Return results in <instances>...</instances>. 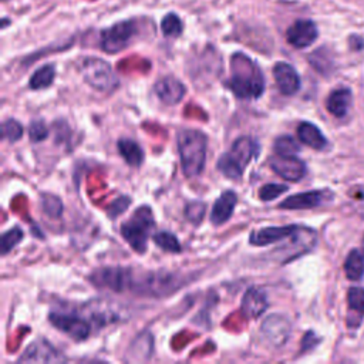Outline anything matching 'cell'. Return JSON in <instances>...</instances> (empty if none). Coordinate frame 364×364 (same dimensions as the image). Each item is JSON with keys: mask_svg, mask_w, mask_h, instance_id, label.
<instances>
[{"mask_svg": "<svg viewBox=\"0 0 364 364\" xmlns=\"http://www.w3.org/2000/svg\"><path fill=\"white\" fill-rule=\"evenodd\" d=\"M230 78L228 87L239 98H259L264 90V78L260 68L247 55L233 54L230 60Z\"/></svg>", "mask_w": 364, "mask_h": 364, "instance_id": "obj_1", "label": "cell"}, {"mask_svg": "<svg viewBox=\"0 0 364 364\" xmlns=\"http://www.w3.org/2000/svg\"><path fill=\"white\" fill-rule=\"evenodd\" d=\"M206 135L198 129H183L178 135L181 166L188 178L200 175L206 162Z\"/></svg>", "mask_w": 364, "mask_h": 364, "instance_id": "obj_2", "label": "cell"}, {"mask_svg": "<svg viewBox=\"0 0 364 364\" xmlns=\"http://www.w3.org/2000/svg\"><path fill=\"white\" fill-rule=\"evenodd\" d=\"M259 152V145L250 136L237 138L230 151L223 154L218 161V169L222 175L230 179H239L243 175L245 168Z\"/></svg>", "mask_w": 364, "mask_h": 364, "instance_id": "obj_3", "label": "cell"}, {"mask_svg": "<svg viewBox=\"0 0 364 364\" xmlns=\"http://www.w3.org/2000/svg\"><path fill=\"white\" fill-rule=\"evenodd\" d=\"M154 225L155 222L152 210L149 206L144 205L139 206L132 216L121 225V235L135 252L144 253Z\"/></svg>", "mask_w": 364, "mask_h": 364, "instance_id": "obj_4", "label": "cell"}, {"mask_svg": "<svg viewBox=\"0 0 364 364\" xmlns=\"http://www.w3.org/2000/svg\"><path fill=\"white\" fill-rule=\"evenodd\" d=\"M78 70L84 81L94 90L112 91L118 84L111 65L101 58L84 57L78 64Z\"/></svg>", "mask_w": 364, "mask_h": 364, "instance_id": "obj_5", "label": "cell"}, {"mask_svg": "<svg viewBox=\"0 0 364 364\" xmlns=\"http://www.w3.org/2000/svg\"><path fill=\"white\" fill-rule=\"evenodd\" d=\"M136 33V26L132 20L119 21L101 33V48L108 54L122 51L129 46L131 40Z\"/></svg>", "mask_w": 364, "mask_h": 364, "instance_id": "obj_6", "label": "cell"}, {"mask_svg": "<svg viewBox=\"0 0 364 364\" xmlns=\"http://www.w3.org/2000/svg\"><path fill=\"white\" fill-rule=\"evenodd\" d=\"M134 270L127 267H102L92 273L91 280L97 287L109 289L112 291L131 290Z\"/></svg>", "mask_w": 364, "mask_h": 364, "instance_id": "obj_7", "label": "cell"}, {"mask_svg": "<svg viewBox=\"0 0 364 364\" xmlns=\"http://www.w3.org/2000/svg\"><path fill=\"white\" fill-rule=\"evenodd\" d=\"M48 320L55 328L77 341L85 340L91 331L90 323L73 313H50Z\"/></svg>", "mask_w": 364, "mask_h": 364, "instance_id": "obj_8", "label": "cell"}, {"mask_svg": "<svg viewBox=\"0 0 364 364\" xmlns=\"http://www.w3.org/2000/svg\"><path fill=\"white\" fill-rule=\"evenodd\" d=\"M290 321L282 314H272L262 323L260 331L263 338L273 347L283 346L290 336Z\"/></svg>", "mask_w": 364, "mask_h": 364, "instance_id": "obj_9", "label": "cell"}, {"mask_svg": "<svg viewBox=\"0 0 364 364\" xmlns=\"http://www.w3.org/2000/svg\"><path fill=\"white\" fill-rule=\"evenodd\" d=\"M21 363H58L65 361V357L54 348L47 340H38L31 343L21 357L18 358Z\"/></svg>", "mask_w": 364, "mask_h": 364, "instance_id": "obj_10", "label": "cell"}, {"mask_svg": "<svg viewBox=\"0 0 364 364\" xmlns=\"http://www.w3.org/2000/svg\"><path fill=\"white\" fill-rule=\"evenodd\" d=\"M269 165L279 176H282L286 181H299L306 173L304 162L296 158V155L286 156L276 154L273 158H270Z\"/></svg>", "mask_w": 364, "mask_h": 364, "instance_id": "obj_11", "label": "cell"}, {"mask_svg": "<svg viewBox=\"0 0 364 364\" xmlns=\"http://www.w3.org/2000/svg\"><path fill=\"white\" fill-rule=\"evenodd\" d=\"M318 36L317 27L310 20H297L286 31V40L296 48L309 47Z\"/></svg>", "mask_w": 364, "mask_h": 364, "instance_id": "obj_12", "label": "cell"}, {"mask_svg": "<svg viewBox=\"0 0 364 364\" xmlns=\"http://www.w3.org/2000/svg\"><path fill=\"white\" fill-rule=\"evenodd\" d=\"M300 226L287 225V226H267L257 230H253L249 236V242L255 246H267L270 243L291 237Z\"/></svg>", "mask_w": 364, "mask_h": 364, "instance_id": "obj_13", "label": "cell"}, {"mask_svg": "<svg viewBox=\"0 0 364 364\" xmlns=\"http://www.w3.org/2000/svg\"><path fill=\"white\" fill-rule=\"evenodd\" d=\"M273 77L277 88L284 95H293L300 88V77L297 71L287 63H276L273 67Z\"/></svg>", "mask_w": 364, "mask_h": 364, "instance_id": "obj_14", "label": "cell"}, {"mask_svg": "<svg viewBox=\"0 0 364 364\" xmlns=\"http://www.w3.org/2000/svg\"><path fill=\"white\" fill-rule=\"evenodd\" d=\"M330 198H331L330 192L309 191V192H301V193L287 196L279 205V208H282V209H311V208L321 205L323 202H326Z\"/></svg>", "mask_w": 364, "mask_h": 364, "instance_id": "obj_15", "label": "cell"}, {"mask_svg": "<svg viewBox=\"0 0 364 364\" xmlns=\"http://www.w3.org/2000/svg\"><path fill=\"white\" fill-rule=\"evenodd\" d=\"M155 95L166 105H175L185 97V85L175 77H164L154 85Z\"/></svg>", "mask_w": 364, "mask_h": 364, "instance_id": "obj_16", "label": "cell"}, {"mask_svg": "<svg viewBox=\"0 0 364 364\" xmlns=\"http://www.w3.org/2000/svg\"><path fill=\"white\" fill-rule=\"evenodd\" d=\"M237 202V196L233 191H225L215 202L210 213V222L216 226L223 225L228 222L235 210Z\"/></svg>", "mask_w": 364, "mask_h": 364, "instance_id": "obj_17", "label": "cell"}, {"mask_svg": "<svg viewBox=\"0 0 364 364\" xmlns=\"http://www.w3.org/2000/svg\"><path fill=\"white\" fill-rule=\"evenodd\" d=\"M267 309V299L262 289L250 287L246 290L242 299V313L246 317L257 318L262 316Z\"/></svg>", "mask_w": 364, "mask_h": 364, "instance_id": "obj_18", "label": "cell"}, {"mask_svg": "<svg viewBox=\"0 0 364 364\" xmlns=\"http://www.w3.org/2000/svg\"><path fill=\"white\" fill-rule=\"evenodd\" d=\"M154 338L149 331L141 333L127 350V361H146L151 358Z\"/></svg>", "mask_w": 364, "mask_h": 364, "instance_id": "obj_19", "label": "cell"}, {"mask_svg": "<svg viewBox=\"0 0 364 364\" xmlns=\"http://www.w3.org/2000/svg\"><path fill=\"white\" fill-rule=\"evenodd\" d=\"M299 139L313 149H323L327 145V141L321 131L311 122H301L297 127Z\"/></svg>", "mask_w": 364, "mask_h": 364, "instance_id": "obj_20", "label": "cell"}, {"mask_svg": "<svg viewBox=\"0 0 364 364\" xmlns=\"http://www.w3.org/2000/svg\"><path fill=\"white\" fill-rule=\"evenodd\" d=\"M351 102V92L347 88H338L331 91V94L327 97V109L334 117H344Z\"/></svg>", "mask_w": 364, "mask_h": 364, "instance_id": "obj_21", "label": "cell"}, {"mask_svg": "<svg viewBox=\"0 0 364 364\" xmlns=\"http://www.w3.org/2000/svg\"><path fill=\"white\" fill-rule=\"evenodd\" d=\"M118 151L125 159V162L131 166H139L144 161V151L142 148L132 139H119L118 141Z\"/></svg>", "mask_w": 364, "mask_h": 364, "instance_id": "obj_22", "label": "cell"}, {"mask_svg": "<svg viewBox=\"0 0 364 364\" xmlns=\"http://www.w3.org/2000/svg\"><path fill=\"white\" fill-rule=\"evenodd\" d=\"M55 77V68L53 64H46L34 71V74L30 77L28 87L31 90H43L51 85Z\"/></svg>", "mask_w": 364, "mask_h": 364, "instance_id": "obj_23", "label": "cell"}, {"mask_svg": "<svg viewBox=\"0 0 364 364\" xmlns=\"http://www.w3.org/2000/svg\"><path fill=\"white\" fill-rule=\"evenodd\" d=\"M344 270H346V276L350 280L361 279V276L364 273V257L358 250L350 252V255L347 256L346 263H344Z\"/></svg>", "mask_w": 364, "mask_h": 364, "instance_id": "obj_24", "label": "cell"}, {"mask_svg": "<svg viewBox=\"0 0 364 364\" xmlns=\"http://www.w3.org/2000/svg\"><path fill=\"white\" fill-rule=\"evenodd\" d=\"M152 240L156 246H159L161 249L166 250V252H172V253H179L182 250L181 243L178 242L176 236L173 233L169 232H156L152 236Z\"/></svg>", "mask_w": 364, "mask_h": 364, "instance_id": "obj_25", "label": "cell"}, {"mask_svg": "<svg viewBox=\"0 0 364 364\" xmlns=\"http://www.w3.org/2000/svg\"><path fill=\"white\" fill-rule=\"evenodd\" d=\"M23 230L17 226L11 228L6 233L1 235V242H0V249L1 255H7L14 246H17L23 240Z\"/></svg>", "mask_w": 364, "mask_h": 364, "instance_id": "obj_26", "label": "cell"}, {"mask_svg": "<svg viewBox=\"0 0 364 364\" xmlns=\"http://www.w3.org/2000/svg\"><path fill=\"white\" fill-rule=\"evenodd\" d=\"M161 30L166 37H178L182 33V20L178 14L169 13L162 18Z\"/></svg>", "mask_w": 364, "mask_h": 364, "instance_id": "obj_27", "label": "cell"}, {"mask_svg": "<svg viewBox=\"0 0 364 364\" xmlns=\"http://www.w3.org/2000/svg\"><path fill=\"white\" fill-rule=\"evenodd\" d=\"M274 152L277 155H286V156H290V155H296L300 148H299V144L296 142L294 138L289 136V135H283V136H279L276 141H274Z\"/></svg>", "mask_w": 364, "mask_h": 364, "instance_id": "obj_28", "label": "cell"}, {"mask_svg": "<svg viewBox=\"0 0 364 364\" xmlns=\"http://www.w3.org/2000/svg\"><path fill=\"white\" fill-rule=\"evenodd\" d=\"M41 208L50 218H58L63 212V203L60 198L50 193L41 195Z\"/></svg>", "mask_w": 364, "mask_h": 364, "instance_id": "obj_29", "label": "cell"}, {"mask_svg": "<svg viewBox=\"0 0 364 364\" xmlns=\"http://www.w3.org/2000/svg\"><path fill=\"white\" fill-rule=\"evenodd\" d=\"M23 135V127L18 121L16 119H6L1 124V136L3 139H7L10 142H16L21 138Z\"/></svg>", "mask_w": 364, "mask_h": 364, "instance_id": "obj_30", "label": "cell"}, {"mask_svg": "<svg viewBox=\"0 0 364 364\" xmlns=\"http://www.w3.org/2000/svg\"><path fill=\"white\" fill-rule=\"evenodd\" d=\"M348 306L354 310L360 317L364 314V289L361 287H351L347 293Z\"/></svg>", "mask_w": 364, "mask_h": 364, "instance_id": "obj_31", "label": "cell"}, {"mask_svg": "<svg viewBox=\"0 0 364 364\" xmlns=\"http://www.w3.org/2000/svg\"><path fill=\"white\" fill-rule=\"evenodd\" d=\"M205 210H206V205L203 202L196 200V202L188 203V206L185 208V215L191 223L199 225L205 216Z\"/></svg>", "mask_w": 364, "mask_h": 364, "instance_id": "obj_32", "label": "cell"}, {"mask_svg": "<svg viewBox=\"0 0 364 364\" xmlns=\"http://www.w3.org/2000/svg\"><path fill=\"white\" fill-rule=\"evenodd\" d=\"M286 191H287L286 185H282V183H266V185H263L260 188L259 196L263 200H272V199L277 198L279 195H282Z\"/></svg>", "mask_w": 364, "mask_h": 364, "instance_id": "obj_33", "label": "cell"}, {"mask_svg": "<svg viewBox=\"0 0 364 364\" xmlns=\"http://www.w3.org/2000/svg\"><path fill=\"white\" fill-rule=\"evenodd\" d=\"M48 135V129L44 124V121L41 119H36L30 124L28 127V136L33 142H40L43 139H46Z\"/></svg>", "mask_w": 364, "mask_h": 364, "instance_id": "obj_34", "label": "cell"}, {"mask_svg": "<svg viewBox=\"0 0 364 364\" xmlns=\"http://www.w3.org/2000/svg\"><path fill=\"white\" fill-rule=\"evenodd\" d=\"M317 343H318L317 336H316L313 331H307V333L304 334V337H303V341H301V351H306V350L313 348Z\"/></svg>", "mask_w": 364, "mask_h": 364, "instance_id": "obj_35", "label": "cell"}, {"mask_svg": "<svg viewBox=\"0 0 364 364\" xmlns=\"http://www.w3.org/2000/svg\"><path fill=\"white\" fill-rule=\"evenodd\" d=\"M128 203H129V199L128 198H119L118 200H115V203H112L114 206L112 208H117L115 210H112L111 213H109V216H117V215H119L121 212H124L127 208H128Z\"/></svg>", "mask_w": 364, "mask_h": 364, "instance_id": "obj_36", "label": "cell"}, {"mask_svg": "<svg viewBox=\"0 0 364 364\" xmlns=\"http://www.w3.org/2000/svg\"><path fill=\"white\" fill-rule=\"evenodd\" d=\"M363 249H364V239H363Z\"/></svg>", "mask_w": 364, "mask_h": 364, "instance_id": "obj_37", "label": "cell"}]
</instances>
